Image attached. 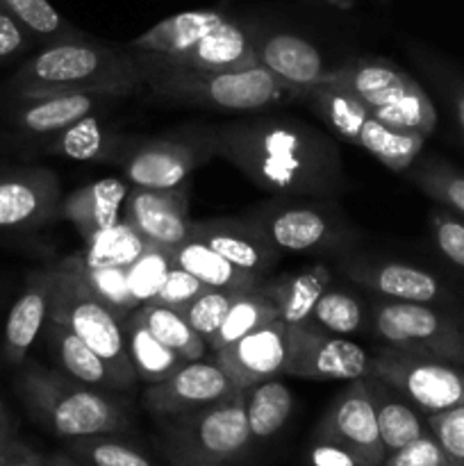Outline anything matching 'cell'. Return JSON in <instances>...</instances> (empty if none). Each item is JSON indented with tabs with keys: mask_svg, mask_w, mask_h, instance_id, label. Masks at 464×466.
<instances>
[{
	"mask_svg": "<svg viewBox=\"0 0 464 466\" xmlns=\"http://www.w3.org/2000/svg\"><path fill=\"white\" fill-rule=\"evenodd\" d=\"M217 148L218 157L271 196L337 198L344 191L339 146L298 118H235L217 127Z\"/></svg>",
	"mask_w": 464,
	"mask_h": 466,
	"instance_id": "obj_1",
	"label": "cell"
},
{
	"mask_svg": "<svg viewBox=\"0 0 464 466\" xmlns=\"http://www.w3.org/2000/svg\"><path fill=\"white\" fill-rule=\"evenodd\" d=\"M9 86L16 98L48 94H103L127 98L144 89V76L127 48L76 39L44 44L39 53L18 66Z\"/></svg>",
	"mask_w": 464,
	"mask_h": 466,
	"instance_id": "obj_2",
	"label": "cell"
},
{
	"mask_svg": "<svg viewBox=\"0 0 464 466\" xmlns=\"http://www.w3.org/2000/svg\"><path fill=\"white\" fill-rule=\"evenodd\" d=\"M135 59L144 76V89L159 103L253 114L298 100L300 96V89L287 85L264 66L246 71H196L166 66L141 55H135Z\"/></svg>",
	"mask_w": 464,
	"mask_h": 466,
	"instance_id": "obj_3",
	"label": "cell"
},
{
	"mask_svg": "<svg viewBox=\"0 0 464 466\" xmlns=\"http://www.w3.org/2000/svg\"><path fill=\"white\" fill-rule=\"evenodd\" d=\"M16 391L30 417L64 440L116 435L130 428V414L114 396L64 371L25 364L16 378Z\"/></svg>",
	"mask_w": 464,
	"mask_h": 466,
	"instance_id": "obj_4",
	"label": "cell"
},
{
	"mask_svg": "<svg viewBox=\"0 0 464 466\" xmlns=\"http://www.w3.org/2000/svg\"><path fill=\"white\" fill-rule=\"evenodd\" d=\"M323 85L337 86L353 96L362 107L385 126L428 137L435 130L437 114L426 91L382 57H355L328 68Z\"/></svg>",
	"mask_w": 464,
	"mask_h": 466,
	"instance_id": "obj_5",
	"label": "cell"
},
{
	"mask_svg": "<svg viewBox=\"0 0 464 466\" xmlns=\"http://www.w3.org/2000/svg\"><path fill=\"white\" fill-rule=\"evenodd\" d=\"M250 441L244 391L223 403L159 419V449L171 466H226Z\"/></svg>",
	"mask_w": 464,
	"mask_h": 466,
	"instance_id": "obj_6",
	"label": "cell"
},
{
	"mask_svg": "<svg viewBox=\"0 0 464 466\" xmlns=\"http://www.w3.org/2000/svg\"><path fill=\"white\" fill-rule=\"evenodd\" d=\"M277 253H350L358 230L332 198H285L257 205L246 214Z\"/></svg>",
	"mask_w": 464,
	"mask_h": 466,
	"instance_id": "obj_7",
	"label": "cell"
},
{
	"mask_svg": "<svg viewBox=\"0 0 464 466\" xmlns=\"http://www.w3.org/2000/svg\"><path fill=\"white\" fill-rule=\"evenodd\" d=\"M300 103L317 118L326 123L328 130L339 139L359 146L373 159L389 171L403 173L419 159L426 137L417 132L394 130L373 116L367 107L358 103L350 94L330 85H314L300 91Z\"/></svg>",
	"mask_w": 464,
	"mask_h": 466,
	"instance_id": "obj_8",
	"label": "cell"
},
{
	"mask_svg": "<svg viewBox=\"0 0 464 466\" xmlns=\"http://www.w3.org/2000/svg\"><path fill=\"white\" fill-rule=\"evenodd\" d=\"M55 267H57V285H55L50 319L64 323L68 330L76 332L116 371L127 390H132L139 380H136L135 367H132L130 353H127L123 321L103 300L91 294L80 268H77L76 255L59 259Z\"/></svg>",
	"mask_w": 464,
	"mask_h": 466,
	"instance_id": "obj_9",
	"label": "cell"
},
{
	"mask_svg": "<svg viewBox=\"0 0 464 466\" xmlns=\"http://www.w3.org/2000/svg\"><path fill=\"white\" fill-rule=\"evenodd\" d=\"M218 157L217 127H182L166 135L130 141L116 164L132 187L176 189L191 173Z\"/></svg>",
	"mask_w": 464,
	"mask_h": 466,
	"instance_id": "obj_10",
	"label": "cell"
},
{
	"mask_svg": "<svg viewBox=\"0 0 464 466\" xmlns=\"http://www.w3.org/2000/svg\"><path fill=\"white\" fill-rule=\"evenodd\" d=\"M368 326L382 346L423 358L464 364V330L428 303L371 299L367 303Z\"/></svg>",
	"mask_w": 464,
	"mask_h": 466,
	"instance_id": "obj_11",
	"label": "cell"
},
{
	"mask_svg": "<svg viewBox=\"0 0 464 466\" xmlns=\"http://www.w3.org/2000/svg\"><path fill=\"white\" fill-rule=\"evenodd\" d=\"M368 376L382 380L430 414L464 405V371L453 367V362L382 346L371 355Z\"/></svg>",
	"mask_w": 464,
	"mask_h": 466,
	"instance_id": "obj_12",
	"label": "cell"
},
{
	"mask_svg": "<svg viewBox=\"0 0 464 466\" xmlns=\"http://www.w3.org/2000/svg\"><path fill=\"white\" fill-rule=\"evenodd\" d=\"M368 369H371V355L358 341L332 335L309 321L289 326L285 376L350 382L367 378Z\"/></svg>",
	"mask_w": 464,
	"mask_h": 466,
	"instance_id": "obj_13",
	"label": "cell"
},
{
	"mask_svg": "<svg viewBox=\"0 0 464 466\" xmlns=\"http://www.w3.org/2000/svg\"><path fill=\"white\" fill-rule=\"evenodd\" d=\"M317 441L339 446L355 458L358 466H380L387 451L378 428L376 403L367 378H358L346 385L332 400L317 428Z\"/></svg>",
	"mask_w": 464,
	"mask_h": 466,
	"instance_id": "obj_14",
	"label": "cell"
},
{
	"mask_svg": "<svg viewBox=\"0 0 464 466\" xmlns=\"http://www.w3.org/2000/svg\"><path fill=\"white\" fill-rule=\"evenodd\" d=\"M237 391L230 378L226 376L217 360H191L164 382L150 385L144 394V408L153 417H176V414L194 412L207 405L223 403L235 399Z\"/></svg>",
	"mask_w": 464,
	"mask_h": 466,
	"instance_id": "obj_15",
	"label": "cell"
},
{
	"mask_svg": "<svg viewBox=\"0 0 464 466\" xmlns=\"http://www.w3.org/2000/svg\"><path fill=\"white\" fill-rule=\"evenodd\" d=\"M339 271L346 280L371 291L378 299L428 305L446 299L441 282L430 271L414 264L346 253L344 258H339Z\"/></svg>",
	"mask_w": 464,
	"mask_h": 466,
	"instance_id": "obj_16",
	"label": "cell"
},
{
	"mask_svg": "<svg viewBox=\"0 0 464 466\" xmlns=\"http://www.w3.org/2000/svg\"><path fill=\"white\" fill-rule=\"evenodd\" d=\"M289 326L282 319L257 328L235 344L212 353L218 367L230 378L237 391H246L257 382L285 376Z\"/></svg>",
	"mask_w": 464,
	"mask_h": 466,
	"instance_id": "obj_17",
	"label": "cell"
},
{
	"mask_svg": "<svg viewBox=\"0 0 464 466\" xmlns=\"http://www.w3.org/2000/svg\"><path fill=\"white\" fill-rule=\"evenodd\" d=\"M123 221L130 223L136 235L148 244L162 248H176L191 237L189 194L187 187L176 189H146L132 187L127 194Z\"/></svg>",
	"mask_w": 464,
	"mask_h": 466,
	"instance_id": "obj_18",
	"label": "cell"
},
{
	"mask_svg": "<svg viewBox=\"0 0 464 466\" xmlns=\"http://www.w3.org/2000/svg\"><path fill=\"white\" fill-rule=\"evenodd\" d=\"M62 187L48 168L0 176V230H30L57 218Z\"/></svg>",
	"mask_w": 464,
	"mask_h": 466,
	"instance_id": "obj_19",
	"label": "cell"
},
{
	"mask_svg": "<svg viewBox=\"0 0 464 466\" xmlns=\"http://www.w3.org/2000/svg\"><path fill=\"white\" fill-rule=\"evenodd\" d=\"M135 55L166 64V66L196 68V71H246V68L262 66L257 48H255V35L235 18H226L198 44H194L185 53L173 55V57H157V55L146 53Z\"/></svg>",
	"mask_w": 464,
	"mask_h": 466,
	"instance_id": "obj_20",
	"label": "cell"
},
{
	"mask_svg": "<svg viewBox=\"0 0 464 466\" xmlns=\"http://www.w3.org/2000/svg\"><path fill=\"white\" fill-rule=\"evenodd\" d=\"M55 285H57V267L36 268L27 276L21 296L14 300L3 335V355L14 367L25 362L32 344L39 339L41 330L48 323Z\"/></svg>",
	"mask_w": 464,
	"mask_h": 466,
	"instance_id": "obj_21",
	"label": "cell"
},
{
	"mask_svg": "<svg viewBox=\"0 0 464 466\" xmlns=\"http://www.w3.org/2000/svg\"><path fill=\"white\" fill-rule=\"evenodd\" d=\"M191 237L207 244L235 267L259 273V276L268 278V271L280 259V253L264 239L262 232L246 217L194 221Z\"/></svg>",
	"mask_w": 464,
	"mask_h": 466,
	"instance_id": "obj_22",
	"label": "cell"
},
{
	"mask_svg": "<svg viewBox=\"0 0 464 466\" xmlns=\"http://www.w3.org/2000/svg\"><path fill=\"white\" fill-rule=\"evenodd\" d=\"M130 189L132 185L126 177H103V180L89 182L62 196L57 218L71 223L82 241H86L100 230H107L123 221V209H126Z\"/></svg>",
	"mask_w": 464,
	"mask_h": 466,
	"instance_id": "obj_23",
	"label": "cell"
},
{
	"mask_svg": "<svg viewBox=\"0 0 464 466\" xmlns=\"http://www.w3.org/2000/svg\"><path fill=\"white\" fill-rule=\"evenodd\" d=\"M116 98L103 94H48L18 98L12 123L32 137H50L66 130L80 118L100 112Z\"/></svg>",
	"mask_w": 464,
	"mask_h": 466,
	"instance_id": "obj_24",
	"label": "cell"
},
{
	"mask_svg": "<svg viewBox=\"0 0 464 466\" xmlns=\"http://www.w3.org/2000/svg\"><path fill=\"white\" fill-rule=\"evenodd\" d=\"M259 64L296 89L321 85L326 77V62L314 44L291 32H267L255 35Z\"/></svg>",
	"mask_w": 464,
	"mask_h": 466,
	"instance_id": "obj_25",
	"label": "cell"
},
{
	"mask_svg": "<svg viewBox=\"0 0 464 466\" xmlns=\"http://www.w3.org/2000/svg\"><path fill=\"white\" fill-rule=\"evenodd\" d=\"M41 337H44L45 350L55 360L59 371L71 376L73 380L105 391L127 390V385L116 376V371L91 346H86L76 332L68 330L64 323L48 319V323L41 330Z\"/></svg>",
	"mask_w": 464,
	"mask_h": 466,
	"instance_id": "obj_26",
	"label": "cell"
},
{
	"mask_svg": "<svg viewBox=\"0 0 464 466\" xmlns=\"http://www.w3.org/2000/svg\"><path fill=\"white\" fill-rule=\"evenodd\" d=\"M226 18V14L218 12V9H189V12L173 14V16L164 18L157 25L127 41L126 48L132 53L173 57V55L185 53L191 46L198 44L205 35L221 25Z\"/></svg>",
	"mask_w": 464,
	"mask_h": 466,
	"instance_id": "obj_27",
	"label": "cell"
},
{
	"mask_svg": "<svg viewBox=\"0 0 464 466\" xmlns=\"http://www.w3.org/2000/svg\"><path fill=\"white\" fill-rule=\"evenodd\" d=\"M127 146L130 141L103 121L100 112H94L66 130L50 135L45 150L68 162H116Z\"/></svg>",
	"mask_w": 464,
	"mask_h": 466,
	"instance_id": "obj_28",
	"label": "cell"
},
{
	"mask_svg": "<svg viewBox=\"0 0 464 466\" xmlns=\"http://www.w3.org/2000/svg\"><path fill=\"white\" fill-rule=\"evenodd\" d=\"M332 285V271L328 264H308L296 273H282L264 282L262 291L276 303L280 319L287 326L309 321L314 305Z\"/></svg>",
	"mask_w": 464,
	"mask_h": 466,
	"instance_id": "obj_29",
	"label": "cell"
},
{
	"mask_svg": "<svg viewBox=\"0 0 464 466\" xmlns=\"http://www.w3.org/2000/svg\"><path fill=\"white\" fill-rule=\"evenodd\" d=\"M171 258L176 267L185 268L187 273L198 278L205 287H214V289L257 291L267 282V276L235 267L196 237H189L180 246L171 248Z\"/></svg>",
	"mask_w": 464,
	"mask_h": 466,
	"instance_id": "obj_30",
	"label": "cell"
},
{
	"mask_svg": "<svg viewBox=\"0 0 464 466\" xmlns=\"http://www.w3.org/2000/svg\"><path fill=\"white\" fill-rule=\"evenodd\" d=\"M123 328H126L127 353H130L136 380L144 382V385L150 387L157 385V382H164L171 373H176L177 369L187 362L180 353H176V350H171L168 346H164L162 341L144 326V321L139 319L136 309L123 321Z\"/></svg>",
	"mask_w": 464,
	"mask_h": 466,
	"instance_id": "obj_31",
	"label": "cell"
},
{
	"mask_svg": "<svg viewBox=\"0 0 464 466\" xmlns=\"http://www.w3.org/2000/svg\"><path fill=\"white\" fill-rule=\"evenodd\" d=\"M367 382L373 403H376L378 428H380V440L387 453H394V451L412 444L426 432L419 414L400 399L398 391L373 376H367Z\"/></svg>",
	"mask_w": 464,
	"mask_h": 466,
	"instance_id": "obj_32",
	"label": "cell"
},
{
	"mask_svg": "<svg viewBox=\"0 0 464 466\" xmlns=\"http://www.w3.org/2000/svg\"><path fill=\"white\" fill-rule=\"evenodd\" d=\"M246 405V421H248L250 437L255 441L271 440L280 428L285 426L287 419L294 410V394L289 387L277 378L257 382L255 387L244 391Z\"/></svg>",
	"mask_w": 464,
	"mask_h": 466,
	"instance_id": "obj_33",
	"label": "cell"
},
{
	"mask_svg": "<svg viewBox=\"0 0 464 466\" xmlns=\"http://www.w3.org/2000/svg\"><path fill=\"white\" fill-rule=\"evenodd\" d=\"M276 319H280V312H277L276 303L262 289L241 291V294H237L230 309H227L217 335L207 341V349L217 353V350L235 344L237 339L250 335L253 330L276 321Z\"/></svg>",
	"mask_w": 464,
	"mask_h": 466,
	"instance_id": "obj_34",
	"label": "cell"
},
{
	"mask_svg": "<svg viewBox=\"0 0 464 466\" xmlns=\"http://www.w3.org/2000/svg\"><path fill=\"white\" fill-rule=\"evenodd\" d=\"M136 314L144 321V326L164 346L180 353L187 362H191V360H203L205 353H207V341L189 326L185 314L177 312V309L166 308V305L148 303L136 308Z\"/></svg>",
	"mask_w": 464,
	"mask_h": 466,
	"instance_id": "obj_35",
	"label": "cell"
},
{
	"mask_svg": "<svg viewBox=\"0 0 464 466\" xmlns=\"http://www.w3.org/2000/svg\"><path fill=\"white\" fill-rule=\"evenodd\" d=\"M148 246V241L136 235L130 223L118 221L116 226L100 230L98 235L86 239L80 255L85 262L96 264V267L127 268Z\"/></svg>",
	"mask_w": 464,
	"mask_h": 466,
	"instance_id": "obj_36",
	"label": "cell"
},
{
	"mask_svg": "<svg viewBox=\"0 0 464 466\" xmlns=\"http://www.w3.org/2000/svg\"><path fill=\"white\" fill-rule=\"evenodd\" d=\"M309 323L332 332V335H355V332L364 330L368 323L367 303H362L358 296L330 285L314 305Z\"/></svg>",
	"mask_w": 464,
	"mask_h": 466,
	"instance_id": "obj_37",
	"label": "cell"
},
{
	"mask_svg": "<svg viewBox=\"0 0 464 466\" xmlns=\"http://www.w3.org/2000/svg\"><path fill=\"white\" fill-rule=\"evenodd\" d=\"M0 9L16 18L41 44L82 36V32L76 30L48 0H0Z\"/></svg>",
	"mask_w": 464,
	"mask_h": 466,
	"instance_id": "obj_38",
	"label": "cell"
},
{
	"mask_svg": "<svg viewBox=\"0 0 464 466\" xmlns=\"http://www.w3.org/2000/svg\"><path fill=\"white\" fill-rule=\"evenodd\" d=\"M68 453L89 466H155L148 455L114 435H91L68 440Z\"/></svg>",
	"mask_w": 464,
	"mask_h": 466,
	"instance_id": "obj_39",
	"label": "cell"
},
{
	"mask_svg": "<svg viewBox=\"0 0 464 466\" xmlns=\"http://www.w3.org/2000/svg\"><path fill=\"white\" fill-rule=\"evenodd\" d=\"M171 267V250L150 244L148 248L126 268L127 291H130V299L132 303H135V308L153 303Z\"/></svg>",
	"mask_w": 464,
	"mask_h": 466,
	"instance_id": "obj_40",
	"label": "cell"
},
{
	"mask_svg": "<svg viewBox=\"0 0 464 466\" xmlns=\"http://www.w3.org/2000/svg\"><path fill=\"white\" fill-rule=\"evenodd\" d=\"M76 262L82 278H85L86 287L91 289V294L98 300H103L121 321H126V319L136 309L130 299V291H127L126 268L96 267V264L85 262L80 253H76Z\"/></svg>",
	"mask_w": 464,
	"mask_h": 466,
	"instance_id": "obj_41",
	"label": "cell"
},
{
	"mask_svg": "<svg viewBox=\"0 0 464 466\" xmlns=\"http://www.w3.org/2000/svg\"><path fill=\"white\" fill-rule=\"evenodd\" d=\"M409 180L426 191L430 198L449 205L450 209L459 212L464 217V176L450 171L449 167L437 162H421L412 164Z\"/></svg>",
	"mask_w": 464,
	"mask_h": 466,
	"instance_id": "obj_42",
	"label": "cell"
},
{
	"mask_svg": "<svg viewBox=\"0 0 464 466\" xmlns=\"http://www.w3.org/2000/svg\"><path fill=\"white\" fill-rule=\"evenodd\" d=\"M237 294L241 291H227V289H214V287H207L205 291H200L185 309V319L189 321V326L203 337L205 341L212 339L217 335V330L221 328L223 319H226L227 309L235 303Z\"/></svg>",
	"mask_w": 464,
	"mask_h": 466,
	"instance_id": "obj_43",
	"label": "cell"
},
{
	"mask_svg": "<svg viewBox=\"0 0 464 466\" xmlns=\"http://www.w3.org/2000/svg\"><path fill=\"white\" fill-rule=\"evenodd\" d=\"M430 428L435 432V440L449 455L455 466L464 464V405L446 412L430 414Z\"/></svg>",
	"mask_w": 464,
	"mask_h": 466,
	"instance_id": "obj_44",
	"label": "cell"
},
{
	"mask_svg": "<svg viewBox=\"0 0 464 466\" xmlns=\"http://www.w3.org/2000/svg\"><path fill=\"white\" fill-rule=\"evenodd\" d=\"M205 289H207V287H205L198 278H194L191 273H187L185 268L173 264V267L168 268L166 278H164L162 287H159L153 303L166 305V308H173L177 309V312H182V309H185L187 305H189L191 300Z\"/></svg>",
	"mask_w": 464,
	"mask_h": 466,
	"instance_id": "obj_45",
	"label": "cell"
},
{
	"mask_svg": "<svg viewBox=\"0 0 464 466\" xmlns=\"http://www.w3.org/2000/svg\"><path fill=\"white\" fill-rule=\"evenodd\" d=\"M450 464L453 462H450L449 455L444 453V449H441L439 441L435 440V435H426V432H423L419 440H414L412 444L389 453V458H387L385 462V466H450Z\"/></svg>",
	"mask_w": 464,
	"mask_h": 466,
	"instance_id": "obj_46",
	"label": "cell"
},
{
	"mask_svg": "<svg viewBox=\"0 0 464 466\" xmlns=\"http://www.w3.org/2000/svg\"><path fill=\"white\" fill-rule=\"evenodd\" d=\"M432 237L449 262L464 268V223L444 212H432Z\"/></svg>",
	"mask_w": 464,
	"mask_h": 466,
	"instance_id": "obj_47",
	"label": "cell"
},
{
	"mask_svg": "<svg viewBox=\"0 0 464 466\" xmlns=\"http://www.w3.org/2000/svg\"><path fill=\"white\" fill-rule=\"evenodd\" d=\"M35 44V36L16 18L0 9V66L25 55Z\"/></svg>",
	"mask_w": 464,
	"mask_h": 466,
	"instance_id": "obj_48",
	"label": "cell"
},
{
	"mask_svg": "<svg viewBox=\"0 0 464 466\" xmlns=\"http://www.w3.org/2000/svg\"><path fill=\"white\" fill-rule=\"evenodd\" d=\"M0 466H50V462L41 458L36 451H32L30 446L12 440L0 451Z\"/></svg>",
	"mask_w": 464,
	"mask_h": 466,
	"instance_id": "obj_49",
	"label": "cell"
},
{
	"mask_svg": "<svg viewBox=\"0 0 464 466\" xmlns=\"http://www.w3.org/2000/svg\"><path fill=\"white\" fill-rule=\"evenodd\" d=\"M12 432L14 431H12V421H9V417H7V410H5V405L0 403V451H3L5 446L14 440Z\"/></svg>",
	"mask_w": 464,
	"mask_h": 466,
	"instance_id": "obj_50",
	"label": "cell"
},
{
	"mask_svg": "<svg viewBox=\"0 0 464 466\" xmlns=\"http://www.w3.org/2000/svg\"><path fill=\"white\" fill-rule=\"evenodd\" d=\"M453 109H455V118L459 123V130L464 135V89H458L453 96Z\"/></svg>",
	"mask_w": 464,
	"mask_h": 466,
	"instance_id": "obj_51",
	"label": "cell"
},
{
	"mask_svg": "<svg viewBox=\"0 0 464 466\" xmlns=\"http://www.w3.org/2000/svg\"><path fill=\"white\" fill-rule=\"evenodd\" d=\"M48 462H50V466H82L76 458H73L71 453H68V455L66 453H55L53 458L48 460Z\"/></svg>",
	"mask_w": 464,
	"mask_h": 466,
	"instance_id": "obj_52",
	"label": "cell"
},
{
	"mask_svg": "<svg viewBox=\"0 0 464 466\" xmlns=\"http://www.w3.org/2000/svg\"><path fill=\"white\" fill-rule=\"evenodd\" d=\"M326 3L335 5V7H350V5H353V0H326Z\"/></svg>",
	"mask_w": 464,
	"mask_h": 466,
	"instance_id": "obj_53",
	"label": "cell"
},
{
	"mask_svg": "<svg viewBox=\"0 0 464 466\" xmlns=\"http://www.w3.org/2000/svg\"><path fill=\"white\" fill-rule=\"evenodd\" d=\"M82 464V462H80ZM82 466H89V464H82Z\"/></svg>",
	"mask_w": 464,
	"mask_h": 466,
	"instance_id": "obj_54",
	"label": "cell"
},
{
	"mask_svg": "<svg viewBox=\"0 0 464 466\" xmlns=\"http://www.w3.org/2000/svg\"><path fill=\"white\" fill-rule=\"evenodd\" d=\"M450 466H455V464H450Z\"/></svg>",
	"mask_w": 464,
	"mask_h": 466,
	"instance_id": "obj_55",
	"label": "cell"
}]
</instances>
